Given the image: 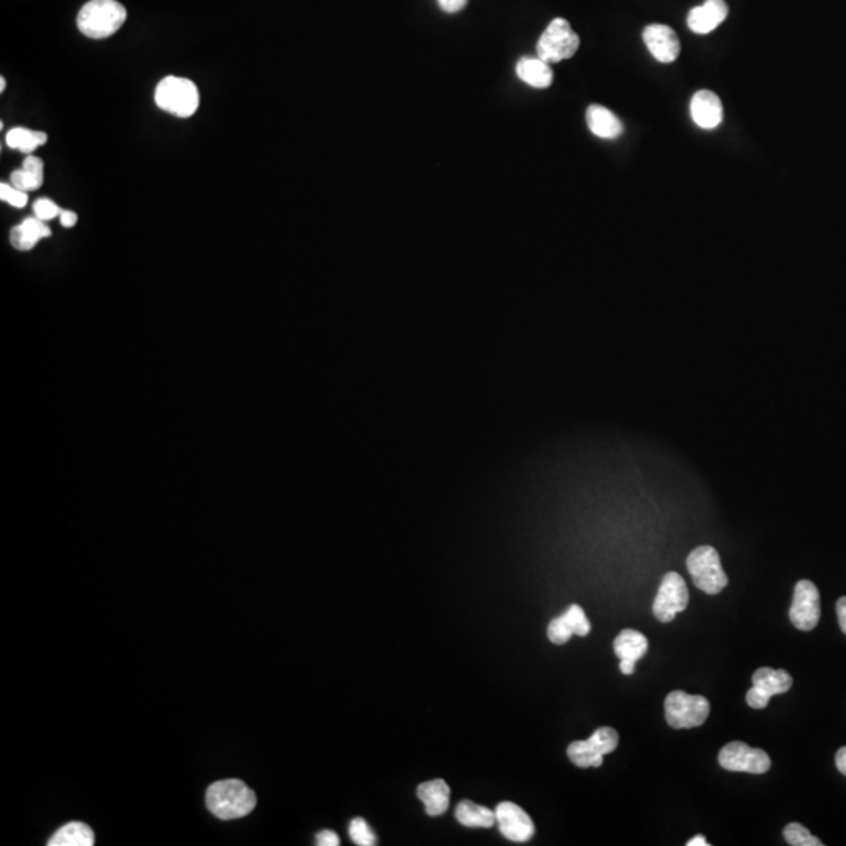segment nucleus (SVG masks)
Instances as JSON below:
<instances>
[{"label":"nucleus","instance_id":"dca6fc26","mask_svg":"<svg viewBox=\"0 0 846 846\" xmlns=\"http://www.w3.org/2000/svg\"><path fill=\"white\" fill-rule=\"evenodd\" d=\"M691 118L701 129L712 131L722 123V104L713 91H697L690 106Z\"/></svg>","mask_w":846,"mask_h":846},{"label":"nucleus","instance_id":"e433bc0d","mask_svg":"<svg viewBox=\"0 0 846 846\" xmlns=\"http://www.w3.org/2000/svg\"><path fill=\"white\" fill-rule=\"evenodd\" d=\"M5 87H6L5 77H0V93H4V91H5Z\"/></svg>","mask_w":846,"mask_h":846},{"label":"nucleus","instance_id":"cd10ccee","mask_svg":"<svg viewBox=\"0 0 846 846\" xmlns=\"http://www.w3.org/2000/svg\"><path fill=\"white\" fill-rule=\"evenodd\" d=\"M0 200L8 203L10 206L16 207V209H22L29 203V194L22 192V190H19V188L13 187L12 184L2 182L0 184Z\"/></svg>","mask_w":846,"mask_h":846},{"label":"nucleus","instance_id":"473e14b6","mask_svg":"<svg viewBox=\"0 0 846 846\" xmlns=\"http://www.w3.org/2000/svg\"><path fill=\"white\" fill-rule=\"evenodd\" d=\"M837 617H839L841 629L846 634V598H841L837 602Z\"/></svg>","mask_w":846,"mask_h":846},{"label":"nucleus","instance_id":"6ab92c4d","mask_svg":"<svg viewBox=\"0 0 846 846\" xmlns=\"http://www.w3.org/2000/svg\"><path fill=\"white\" fill-rule=\"evenodd\" d=\"M517 77L533 88H548L554 82V71L540 56H523L516 66Z\"/></svg>","mask_w":846,"mask_h":846},{"label":"nucleus","instance_id":"4be33fe9","mask_svg":"<svg viewBox=\"0 0 846 846\" xmlns=\"http://www.w3.org/2000/svg\"><path fill=\"white\" fill-rule=\"evenodd\" d=\"M613 649H615L617 659L632 660L636 663L638 660L646 655L649 643H647L646 636L638 630L626 629L617 634Z\"/></svg>","mask_w":846,"mask_h":846},{"label":"nucleus","instance_id":"a211bd4d","mask_svg":"<svg viewBox=\"0 0 846 846\" xmlns=\"http://www.w3.org/2000/svg\"><path fill=\"white\" fill-rule=\"evenodd\" d=\"M586 123L590 131L599 138L604 140H613L617 138L624 131V125L615 113L610 112L604 106H594L588 108L586 112Z\"/></svg>","mask_w":846,"mask_h":846},{"label":"nucleus","instance_id":"c85d7f7f","mask_svg":"<svg viewBox=\"0 0 846 846\" xmlns=\"http://www.w3.org/2000/svg\"><path fill=\"white\" fill-rule=\"evenodd\" d=\"M33 212H35V217L43 220V221H49V220H54L56 217H60L62 209L56 206L54 201L41 198V200L33 203Z\"/></svg>","mask_w":846,"mask_h":846},{"label":"nucleus","instance_id":"423d86ee","mask_svg":"<svg viewBox=\"0 0 846 846\" xmlns=\"http://www.w3.org/2000/svg\"><path fill=\"white\" fill-rule=\"evenodd\" d=\"M666 721L674 729H691L707 721L710 703L704 696L672 691L665 701Z\"/></svg>","mask_w":846,"mask_h":846},{"label":"nucleus","instance_id":"a878e982","mask_svg":"<svg viewBox=\"0 0 846 846\" xmlns=\"http://www.w3.org/2000/svg\"><path fill=\"white\" fill-rule=\"evenodd\" d=\"M784 837L787 843L791 846H823V842L816 839V835L809 833V829L804 828L799 823H790L784 829Z\"/></svg>","mask_w":846,"mask_h":846},{"label":"nucleus","instance_id":"f257e3e1","mask_svg":"<svg viewBox=\"0 0 846 846\" xmlns=\"http://www.w3.org/2000/svg\"><path fill=\"white\" fill-rule=\"evenodd\" d=\"M207 809L221 820L242 818L253 812L257 803L255 791L238 779L218 781L207 789Z\"/></svg>","mask_w":846,"mask_h":846},{"label":"nucleus","instance_id":"20e7f679","mask_svg":"<svg viewBox=\"0 0 846 846\" xmlns=\"http://www.w3.org/2000/svg\"><path fill=\"white\" fill-rule=\"evenodd\" d=\"M686 567L693 583L701 591L713 596L728 586V575L722 571L720 555L710 546L695 548L686 558Z\"/></svg>","mask_w":846,"mask_h":846},{"label":"nucleus","instance_id":"4468645a","mask_svg":"<svg viewBox=\"0 0 846 846\" xmlns=\"http://www.w3.org/2000/svg\"><path fill=\"white\" fill-rule=\"evenodd\" d=\"M643 39L653 58L660 63H672L680 54L678 33L663 24L649 25L643 31Z\"/></svg>","mask_w":846,"mask_h":846},{"label":"nucleus","instance_id":"7c9ffc66","mask_svg":"<svg viewBox=\"0 0 846 846\" xmlns=\"http://www.w3.org/2000/svg\"><path fill=\"white\" fill-rule=\"evenodd\" d=\"M445 13H458L467 5V0H437Z\"/></svg>","mask_w":846,"mask_h":846},{"label":"nucleus","instance_id":"2f4dec72","mask_svg":"<svg viewBox=\"0 0 846 846\" xmlns=\"http://www.w3.org/2000/svg\"><path fill=\"white\" fill-rule=\"evenodd\" d=\"M60 223H62L63 228H74L75 223H77V213L73 211H62Z\"/></svg>","mask_w":846,"mask_h":846},{"label":"nucleus","instance_id":"f8f14e48","mask_svg":"<svg viewBox=\"0 0 846 846\" xmlns=\"http://www.w3.org/2000/svg\"><path fill=\"white\" fill-rule=\"evenodd\" d=\"M496 820L498 829L508 841L529 842L535 835V824L529 814L517 804L505 801L496 807Z\"/></svg>","mask_w":846,"mask_h":846},{"label":"nucleus","instance_id":"aec40b11","mask_svg":"<svg viewBox=\"0 0 846 846\" xmlns=\"http://www.w3.org/2000/svg\"><path fill=\"white\" fill-rule=\"evenodd\" d=\"M418 797L425 804V810L429 816H439L445 814L450 804V787L445 781L435 779L425 784L419 785Z\"/></svg>","mask_w":846,"mask_h":846},{"label":"nucleus","instance_id":"c9c22d12","mask_svg":"<svg viewBox=\"0 0 846 846\" xmlns=\"http://www.w3.org/2000/svg\"><path fill=\"white\" fill-rule=\"evenodd\" d=\"M686 846H709V842L705 841L704 835H696L691 841L686 842Z\"/></svg>","mask_w":846,"mask_h":846},{"label":"nucleus","instance_id":"b1692460","mask_svg":"<svg viewBox=\"0 0 846 846\" xmlns=\"http://www.w3.org/2000/svg\"><path fill=\"white\" fill-rule=\"evenodd\" d=\"M5 143L8 148L21 151L29 156L39 146L47 143V134L41 131H30L25 127H14L6 134Z\"/></svg>","mask_w":846,"mask_h":846},{"label":"nucleus","instance_id":"2eb2a0df","mask_svg":"<svg viewBox=\"0 0 846 846\" xmlns=\"http://www.w3.org/2000/svg\"><path fill=\"white\" fill-rule=\"evenodd\" d=\"M729 6L724 0H705L703 5L695 6L686 18L691 31L697 35H707L726 21Z\"/></svg>","mask_w":846,"mask_h":846},{"label":"nucleus","instance_id":"412c9836","mask_svg":"<svg viewBox=\"0 0 846 846\" xmlns=\"http://www.w3.org/2000/svg\"><path fill=\"white\" fill-rule=\"evenodd\" d=\"M454 816L466 828H492L497 823L496 810L488 809L485 806H479L472 801H461L456 806Z\"/></svg>","mask_w":846,"mask_h":846},{"label":"nucleus","instance_id":"39448f33","mask_svg":"<svg viewBox=\"0 0 846 846\" xmlns=\"http://www.w3.org/2000/svg\"><path fill=\"white\" fill-rule=\"evenodd\" d=\"M579 47V35L573 30L571 24L566 19L555 18L540 38L536 52L541 60L550 65L573 58Z\"/></svg>","mask_w":846,"mask_h":846},{"label":"nucleus","instance_id":"6e6552de","mask_svg":"<svg viewBox=\"0 0 846 846\" xmlns=\"http://www.w3.org/2000/svg\"><path fill=\"white\" fill-rule=\"evenodd\" d=\"M718 762L728 772L764 774L772 768V759L765 751L747 747L743 741H732L722 747Z\"/></svg>","mask_w":846,"mask_h":846},{"label":"nucleus","instance_id":"1a4fd4ad","mask_svg":"<svg viewBox=\"0 0 846 846\" xmlns=\"http://www.w3.org/2000/svg\"><path fill=\"white\" fill-rule=\"evenodd\" d=\"M690 600V592L684 577L678 574L668 573L660 585L657 598L653 602V615L660 623H671L680 611L686 610Z\"/></svg>","mask_w":846,"mask_h":846},{"label":"nucleus","instance_id":"ddd939ff","mask_svg":"<svg viewBox=\"0 0 846 846\" xmlns=\"http://www.w3.org/2000/svg\"><path fill=\"white\" fill-rule=\"evenodd\" d=\"M591 632V623L579 605H571L563 615L550 621L548 627V640L554 644H565L573 634L586 636Z\"/></svg>","mask_w":846,"mask_h":846},{"label":"nucleus","instance_id":"f03ea898","mask_svg":"<svg viewBox=\"0 0 846 846\" xmlns=\"http://www.w3.org/2000/svg\"><path fill=\"white\" fill-rule=\"evenodd\" d=\"M127 18L125 5L117 0H90L77 14V27L85 37L104 39L123 27Z\"/></svg>","mask_w":846,"mask_h":846},{"label":"nucleus","instance_id":"c756f323","mask_svg":"<svg viewBox=\"0 0 846 846\" xmlns=\"http://www.w3.org/2000/svg\"><path fill=\"white\" fill-rule=\"evenodd\" d=\"M339 843H341V839H339V835H337L334 831L326 829V831H322V833H318L317 834V845L337 846Z\"/></svg>","mask_w":846,"mask_h":846},{"label":"nucleus","instance_id":"7ed1b4c3","mask_svg":"<svg viewBox=\"0 0 846 846\" xmlns=\"http://www.w3.org/2000/svg\"><path fill=\"white\" fill-rule=\"evenodd\" d=\"M154 100L163 112L177 118H190L200 107V90L190 79L168 75L159 82Z\"/></svg>","mask_w":846,"mask_h":846},{"label":"nucleus","instance_id":"f3484780","mask_svg":"<svg viewBox=\"0 0 846 846\" xmlns=\"http://www.w3.org/2000/svg\"><path fill=\"white\" fill-rule=\"evenodd\" d=\"M50 237L49 226L39 218H25L22 223L13 228L10 242L19 251H30L41 238Z\"/></svg>","mask_w":846,"mask_h":846},{"label":"nucleus","instance_id":"0eeeda50","mask_svg":"<svg viewBox=\"0 0 846 846\" xmlns=\"http://www.w3.org/2000/svg\"><path fill=\"white\" fill-rule=\"evenodd\" d=\"M619 743V735L613 728H599L588 740L574 741L567 747V755L574 765L580 768L599 766L604 764L605 754L615 751Z\"/></svg>","mask_w":846,"mask_h":846},{"label":"nucleus","instance_id":"f704fd0d","mask_svg":"<svg viewBox=\"0 0 846 846\" xmlns=\"http://www.w3.org/2000/svg\"><path fill=\"white\" fill-rule=\"evenodd\" d=\"M619 668H621V672H623V674H626V676H630V674H634V661H632V660H621V665H619Z\"/></svg>","mask_w":846,"mask_h":846},{"label":"nucleus","instance_id":"9d476101","mask_svg":"<svg viewBox=\"0 0 846 846\" xmlns=\"http://www.w3.org/2000/svg\"><path fill=\"white\" fill-rule=\"evenodd\" d=\"M822 617L820 591L810 580H801L795 586L793 604L790 609V621L797 629L803 632L816 629Z\"/></svg>","mask_w":846,"mask_h":846},{"label":"nucleus","instance_id":"393cba45","mask_svg":"<svg viewBox=\"0 0 846 846\" xmlns=\"http://www.w3.org/2000/svg\"><path fill=\"white\" fill-rule=\"evenodd\" d=\"M44 171H33V169H14L10 176V184L13 187L22 190L25 194L35 192L43 186Z\"/></svg>","mask_w":846,"mask_h":846},{"label":"nucleus","instance_id":"72a5a7b5","mask_svg":"<svg viewBox=\"0 0 846 846\" xmlns=\"http://www.w3.org/2000/svg\"><path fill=\"white\" fill-rule=\"evenodd\" d=\"M835 765L837 770L846 776V747H841L835 754Z\"/></svg>","mask_w":846,"mask_h":846},{"label":"nucleus","instance_id":"5701e85b","mask_svg":"<svg viewBox=\"0 0 846 846\" xmlns=\"http://www.w3.org/2000/svg\"><path fill=\"white\" fill-rule=\"evenodd\" d=\"M49 846H93L94 833L85 823L71 822L58 829L52 839L47 842Z\"/></svg>","mask_w":846,"mask_h":846},{"label":"nucleus","instance_id":"bb28decb","mask_svg":"<svg viewBox=\"0 0 846 846\" xmlns=\"http://www.w3.org/2000/svg\"><path fill=\"white\" fill-rule=\"evenodd\" d=\"M350 837L351 841L355 842L356 845L359 846H375L376 845V835H375L372 828L368 826V823L364 820V818H355L350 823L349 828Z\"/></svg>","mask_w":846,"mask_h":846},{"label":"nucleus","instance_id":"9b49d317","mask_svg":"<svg viewBox=\"0 0 846 846\" xmlns=\"http://www.w3.org/2000/svg\"><path fill=\"white\" fill-rule=\"evenodd\" d=\"M791 684V676L785 669L760 668L754 672L753 688L747 695V705L753 709H765L773 696L784 695L790 690Z\"/></svg>","mask_w":846,"mask_h":846}]
</instances>
